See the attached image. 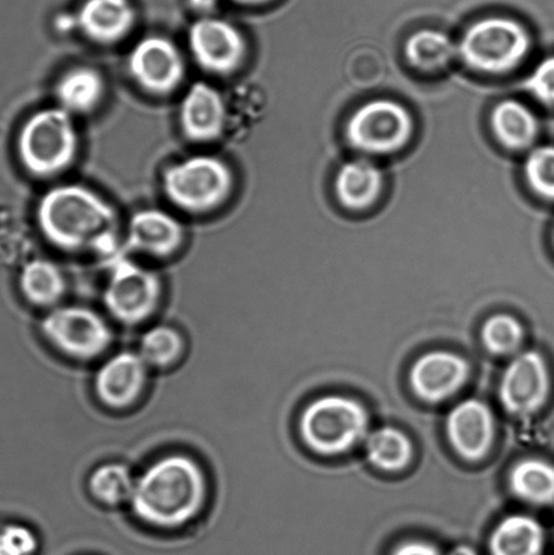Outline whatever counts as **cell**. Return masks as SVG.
Returning a JSON list of instances; mask_svg holds the SVG:
<instances>
[{"label": "cell", "mask_w": 554, "mask_h": 555, "mask_svg": "<svg viewBox=\"0 0 554 555\" xmlns=\"http://www.w3.org/2000/svg\"><path fill=\"white\" fill-rule=\"evenodd\" d=\"M36 216L43 237L63 251L94 248L107 254L116 244V210L83 184H60L48 190Z\"/></svg>", "instance_id": "1"}, {"label": "cell", "mask_w": 554, "mask_h": 555, "mask_svg": "<svg viewBox=\"0 0 554 555\" xmlns=\"http://www.w3.org/2000/svg\"><path fill=\"white\" fill-rule=\"evenodd\" d=\"M208 483L201 466L186 455L156 461L136 480V518L156 529H178L197 518L206 503Z\"/></svg>", "instance_id": "2"}, {"label": "cell", "mask_w": 554, "mask_h": 555, "mask_svg": "<svg viewBox=\"0 0 554 555\" xmlns=\"http://www.w3.org/2000/svg\"><path fill=\"white\" fill-rule=\"evenodd\" d=\"M79 138L73 116L63 108L36 112L22 125L18 155L27 172L38 178L59 176L73 165Z\"/></svg>", "instance_id": "3"}, {"label": "cell", "mask_w": 554, "mask_h": 555, "mask_svg": "<svg viewBox=\"0 0 554 555\" xmlns=\"http://www.w3.org/2000/svg\"><path fill=\"white\" fill-rule=\"evenodd\" d=\"M235 186L231 167L220 157L195 155L173 163L163 173L162 188L178 209L203 215L226 203Z\"/></svg>", "instance_id": "4"}, {"label": "cell", "mask_w": 554, "mask_h": 555, "mask_svg": "<svg viewBox=\"0 0 554 555\" xmlns=\"http://www.w3.org/2000/svg\"><path fill=\"white\" fill-rule=\"evenodd\" d=\"M531 48L529 31L519 22L490 16L475 22L459 43V54L472 69L503 75L518 68Z\"/></svg>", "instance_id": "5"}, {"label": "cell", "mask_w": 554, "mask_h": 555, "mask_svg": "<svg viewBox=\"0 0 554 555\" xmlns=\"http://www.w3.org/2000/svg\"><path fill=\"white\" fill-rule=\"evenodd\" d=\"M365 408L340 396H327L313 401L302 413L300 429L309 449L323 455H336L350 450L368 433Z\"/></svg>", "instance_id": "6"}, {"label": "cell", "mask_w": 554, "mask_h": 555, "mask_svg": "<svg viewBox=\"0 0 554 555\" xmlns=\"http://www.w3.org/2000/svg\"><path fill=\"white\" fill-rule=\"evenodd\" d=\"M412 133L411 113L390 100L366 102L351 114L346 125L347 141L365 155L395 154L409 143Z\"/></svg>", "instance_id": "7"}, {"label": "cell", "mask_w": 554, "mask_h": 555, "mask_svg": "<svg viewBox=\"0 0 554 555\" xmlns=\"http://www.w3.org/2000/svg\"><path fill=\"white\" fill-rule=\"evenodd\" d=\"M160 297L162 283L154 271L129 259L114 260L103 296L114 319L128 325L143 323L155 312Z\"/></svg>", "instance_id": "8"}, {"label": "cell", "mask_w": 554, "mask_h": 555, "mask_svg": "<svg viewBox=\"0 0 554 555\" xmlns=\"http://www.w3.org/2000/svg\"><path fill=\"white\" fill-rule=\"evenodd\" d=\"M42 334L64 356L91 361L102 356L112 343V331L94 310L63 307L52 310L42 321Z\"/></svg>", "instance_id": "9"}, {"label": "cell", "mask_w": 554, "mask_h": 555, "mask_svg": "<svg viewBox=\"0 0 554 555\" xmlns=\"http://www.w3.org/2000/svg\"><path fill=\"white\" fill-rule=\"evenodd\" d=\"M188 42L195 63L214 75L235 73L247 56V42L241 30L216 16H204L194 22Z\"/></svg>", "instance_id": "10"}, {"label": "cell", "mask_w": 554, "mask_h": 555, "mask_svg": "<svg viewBox=\"0 0 554 555\" xmlns=\"http://www.w3.org/2000/svg\"><path fill=\"white\" fill-rule=\"evenodd\" d=\"M128 69L141 89L154 95H167L181 86L186 65L176 43L166 37L150 36L132 48Z\"/></svg>", "instance_id": "11"}, {"label": "cell", "mask_w": 554, "mask_h": 555, "mask_svg": "<svg viewBox=\"0 0 554 555\" xmlns=\"http://www.w3.org/2000/svg\"><path fill=\"white\" fill-rule=\"evenodd\" d=\"M551 379L546 364L537 352H524L503 374L501 399L514 415H531L545 404Z\"/></svg>", "instance_id": "12"}, {"label": "cell", "mask_w": 554, "mask_h": 555, "mask_svg": "<svg viewBox=\"0 0 554 555\" xmlns=\"http://www.w3.org/2000/svg\"><path fill=\"white\" fill-rule=\"evenodd\" d=\"M179 125L193 143L219 139L227 125V106L220 91L205 81L190 86L179 106Z\"/></svg>", "instance_id": "13"}, {"label": "cell", "mask_w": 554, "mask_h": 555, "mask_svg": "<svg viewBox=\"0 0 554 555\" xmlns=\"http://www.w3.org/2000/svg\"><path fill=\"white\" fill-rule=\"evenodd\" d=\"M149 364L140 353L121 352L103 364L95 378L98 399L103 404L123 410L143 393Z\"/></svg>", "instance_id": "14"}, {"label": "cell", "mask_w": 554, "mask_h": 555, "mask_svg": "<svg viewBox=\"0 0 554 555\" xmlns=\"http://www.w3.org/2000/svg\"><path fill=\"white\" fill-rule=\"evenodd\" d=\"M468 378V364L452 352L436 351L423 356L411 372V386L416 396L428 402L449 399L463 388Z\"/></svg>", "instance_id": "15"}, {"label": "cell", "mask_w": 554, "mask_h": 555, "mask_svg": "<svg viewBox=\"0 0 554 555\" xmlns=\"http://www.w3.org/2000/svg\"><path fill=\"white\" fill-rule=\"evenodd\" d=\"M450 443L463 459L477 461L490 450L493 439V417L481 401L461 402L449 413L447 422Z\"/></svg>", "instance_id": "16"}, {"label": "cell", "mask_w": 554, "mask_h": 555, "mask_svg": "<svg viewBox=\"0 0 554 555\" xmlns=\"http://www.w3.org/2000/svg\"><path fill=\"white\" fill-rule=\"evenodd\" d=\"M184 230L176 217L160 209H143L128 227V246L134 251L167 258L181 248Z\"/></svg>", "instance_id": "17"}, {"label": "cell", "mask_w": 554, "mask_h": 555, "mask_svg": "<svg viewBox=\"0 0 554 555\" xmlns=\"http://www.w3.org/2000/svg\"><path fill=\"white\" fill-rule=\"evenodd\" d=\"M75 21L89 40L113 46L132 30L136 13L129 0H86Z\"/></svg>", "instance_id": "18"}, {"label": "cell", "mask_w": 554, "mask_h": 555, "mask_svg": "<svg viewBox=\"0 0 554 555\" xmlns=\"http://www.w3.org/2000/svg\"><path fill=\"white\" fill-rule=\"evenodd\" d=\"M384 177L376 163L357 157L344 163L335 177V194L339 203L350 210H365L377 203Z\"/></svg>", "instance_id": "19"}, {"label": "cell", "mask_w": 554, "mask_h": 555, "mask_svg": "<svg viewBox=\"0 0 554 555\" xmlns=\"http://www.w3.org/2000/svg\"><path fill=\"white\" fill-rule=\"evenodd\" d=\"M105 80L95 68H70L54 87L57 106L70 116H85L94 112L105 96Z\"/></svg>", "instance_id": "20"}, {"label": "cell", "mask_w": 554, "mask_h": 555, "mask_svg": "<svg viewBox=\"0 0 554 555\" xmlns=\"http://www.w3.org/2000/svg\"><path fill=\"white\" fill-rule=\"evenodd\" d=\"M491 127L501 144L513 151L529 149L539 134L534 113L514 100L503 101L493 108Z\"/></svg>", "instance_id": "21"}, {"label": "cell", "mask_w": 554, "mask_h": 555, "mask_svg": "<svg viewBox=\"0 0 554 555\" xmlns=\"http://www.w3.org/2000/svg\"><path fill=\"white\" fill-rule=\"evenodd\" d=\"M492 555H541L544 551V530L529 516H508L492 532Z\"/></svg>", "instance_id": "22"}, {"label": "cell", "mask_w": 554, "mask_h": 555, "mask_svg": "<svg viewBox=\"0 0 554 555\" xmlns=\"http://www.w3.org/2000/svg\"><path fill=\"white\" fill-rule=\"evenodd\" d=\"M458 53L459 49L452 38L439 30L416 31L404 43L407 62L425 73L447 68Z\"/></svg>", "instance_id": "23"}, {"label": "cell", "mask_w": 554, "mask_h": 555, "mask_svg": "<svg viewBox=\"0 0 554 555\" xmlns=\"http://www.w3.org/2000/svg\"><path fill=\"white\" fill-rule=\"evenodd\" d=\"M24 297L36 307H51L63 297L65 280L62 270L48 259H35L24 266L20 275Z\"/></svg>", "instance_id": "24"}, {"label": "cell", "mask_w": 554, "mask_h": 555, "mask_svg": "<svg viewBox=\"0 0 554 555\" xmlns=\"http://www.w3.org/2000/svg\"><path fill=\"white\" fill-rule=\"evenodd\" d=\"M512 488L525 502L546 504L554 502V467L539 460H526L512 472Z\"/></svg>", "instance_id": "25"}, {"label": "cell", "mask_w": 554, "mask_h": 555, "mask_svg": "<svg viewBox=\"0 0 554 555\" xmlns=\"http://www.w3.org/2000/svg\"><path fill=\"white\" fill-rule=\"evenodd\" d=\"M369 461L378 469L398 472L404 469L412 459V444L399 429H377L368 439Z\"/></svg>", "instance_id": "26"}, {"label": "cell", "mask_w": 554, "mask_h": 555, "mask_svg": "<svg viewBox=\"0 0 554 555\" xmlns=\"http://www.w3.org/2000/svg\"><path fill=\"white\" fill-rule=\"evenodd\" d=\"M136 480L127 466L108 464L98 467L90 477L89 487L92 496L106 505L130 502Z\"/></svg>", "instance_id": "27"}, {"label": "cell", "mask_w": 554, "mask_h": 555, "mask_svg": "<svg viewBox=\"0 0 554 555\" xmlns=\"http://www.w3.org/2000/svg\"><path fill=\"white\" fill-rule=\"evenodd\" d=\"M184 343L181 334L168 325L146 331L140 341V357L149 366L170 367L182 357Z\"/></svg>", "instance_id": "28"}, {"label": "cell", "mask_w": 554, "mask_h": 555, "mask_svg": "<svg viewBox=\"0 0 554 555\" xmlns=\"http://www.w3.org/2000/svg\"><path fill=\"white\" fill-rule=\"evenodd\" d=\"M526 181L537 195L554 201V146L542 145L530 151L524 165Z\"/></svg>", "instance_id": "29"}, {"label": "cell", "mask_w": 554, "mask_h": 555, "mask_svg": "<svg viewBox=\"0 0 554 555\" xmlns=\"http://www.w3.org/2000/svg\"><path fill=\"white\" fill-rule=\"evenodd\" d=\"M482 341L491 352L506 356L523 341V326L512 315H493L482 328Z\"/></svg>", "instance_id": "30"}, {"label": "cell", "mask_w": 554, "mask_h": 555, "mask_svg": "<svg viewBox=\"0 0 554 555\" xmlns=\"http://www.w3.org/2000/svg\"><path fill=\"white\" fill-rule=\"evenodd\" d=\"M38 538L24 525L0 526V555H35Z\"/></svg>", "instance_id": "31"}, {"label": "cell", "mask_w": 554, "mask_h": 555, "mask_svg": "<svg viewBox=\"0 0 554 555\" xmlns=\"http://www.w3.org/2000/svg\"><path fill=\"white\" fill-rule=\"evenodd\" d=\"M525 86L537 100L554 107V54L537 64Z\"/></svg>", "instance_id": "32"}, {"label": "cell", "mask_w": 554, "mask_h": 555, "mask_svg": "<svg viewBox=\"0 0 554 555\" xmlns=\"http://www.w3.org/2000/svg\"><path fill=\"white\" fill-rule=\"evenodd\" d=\"M392 555H447L439 551L433 543L423 541H410L401 543L395 548ZM450 555V554H449Z\"/></svg>", "instance_id": "33"}, {"label": "cell", "mask_w": 554, "mask_h": 555, "mask_svg": "<svg viewBox=\"0 0 554 555\" xmlns=\"http://www.w3.org/2000/svg\"><path fill=\"white\" fill-rule=\"evenodd\" d=\"M189 3L194 10L208 13V11L215 8L217 0H189Z\"/></svg>", "instance_id": "34"}, {"label": "cell", "mask_w": 554, "mask_h": 555, "mask_svg": "<svg viewBox=\"0 0 554 555\" xmlns=\"http://www.w3.org/2000/svg\"><path fill=\"white\" fill-rule=\"evenodd\" d=\"M233 2L246 4V5H257L270 2V0H233Z\"/></svg>", "instance_id": "35"}, {"label": "cell", "mask_w": 554, "mask_h": 555, "mask_svg": "<svg viewBox=\"0 0 554 555\" xmlns=\"http://www.w3.org/2000/svg\"><path fill=\"white\" fill-rule=\"evenodd\" d=\"M450 555H474V554L465 551V552H460L458 554L454 553V554H450Z\"/></svg>", "instance_id": "36"}, {"label": "cell", "mask_w": 554, "mask_h": 555, "mask_svg": "<svg viewBox=\"0 0 554 555\" xmlns=\"http://www.w3.org/2000/svg\"><path fill=\"white\" fill-rule=\"evenodd\" d=\"M553 244H554V231H553Z\"/></svg>", "instance_id": "37"}]
</instances>
